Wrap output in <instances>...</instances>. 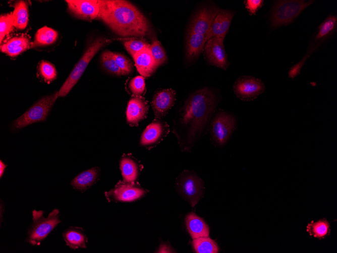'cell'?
<instances>
[{"label":"cell","mask_w":337,"mask_h":253,"mask_svg":"<svg viewBox=\"0 0 337 253\" xmlns=\"http://www.w3.org/2000/svg\"><path fill=\"white\" fill-rule=\"evenodd\" d=\"M149 106L143 96H132L126 109V120L131 126H136L147 116Z\"/></svg>","instance_id":"16"},{"label":"cell","mask_w":337,"mask_h":253,"mask_svg":"<svg viewBox=\"0 0 337 253\" xmlns=\"http://www.w3.org/2000/svg\"><path fill=\"white\" fill-rule=\"evenodd\" d=\"M263 0H246L244 1L246 8L250 15H254L262 6Z\"/></svg>","instance_id":"37"},{"label":"cell","mask_w":337,"mask_h":253,"mask_svg":"<svg viewBox=\"0 0 337 253\" xmlns=\"http://www.w3.org/2000/svg\"><path fill=\"white\" fill-rule=\"evenodd\" d=\"M99 19L122 36H144L150 31L145 17L131 3L123 0H98Z\"/></svg>","instance_id":"2"},{"label":"cell","mask_w":337,"mask_h":253,"mask_svg":"<svg viewBox=\"0 0 337 253\" xmlns=\"http://www.w3.org/2000/svg\"><path fill=\"white\" fill-rule=\"evenodd\" d=\"M215 106L214 95L208 87L199 89L185 102L173 132L184 149L205 129Z\"/></svg>","instance_id":"1"},{"label":"cell","mask_w":337,"mask_h":253,"mask_svg":"<svg viewBox=\"0 0 337 253\" xmlns=\"http://www.w3.org/2000/svg\"><path fill=\"white\" fill-rule=\"evenodd\" d=\"M7 165H5L4 162H2V160L0 161V177L1 178L2 177L3 175L4 174L5 170L6 168L7 167Z\"/></svg>","instance_id":"39"},{"label":"cell","mask_w":337,"mask_h":253,"mask_svg":"<svg viewBox=\"0 0 337 253\" xmlns=\"http://www.w3.org/2000/svg\"><path fill=\"white\" fill-rule=\"evenodd\" d=\"M308 57V55L305 56V57H304V59H303L300 62L295 65L290 69L288 72V75L289 77H290L292 79H294L296 76H297L298 75L300 74L301 68H302L305 60L307 59Z\"/></svg>","instance_id":"38"},{"label":"cell","mask_w":337,"mask_h":253,"mask_svg":"<svg viewBox=\"0 0 337 253\" xmlns=\"http://www.w3.org/2000/svg\"><path fill=\"white\" fill-rule=\"evenodd\" d=\"M127 87L132 96H143L146 92L145 78L139 75L131 78L128 82Z\"/></svg>","instance_id":"31"},{"label":"cell","mask_w":337,"mask_h":253,"mask_svg":"<svg viewBox=\"0 0 337 253\" xmlns=\"http://www.w3.org/2000/svg\"><path fill=\"white\" fill-rule=\"evenodd\" d=\"M204 55L209 63L223 70L229 66L223 44V40L216 37L209 38L206 42Z\"/></svg>","instance_id":"13"},{"label":"cell","mask_w":337,"mask_h":253,"mask_svg":"<svg viewBox=\"0 0 337 253\" xmlns=\"http://www.w3.org/2000/svg\"><path fill=\"white\" fill-rule=\"evenodd\" d=\"M124 45L132 57L150 46L145 39L134 38L125 40Z\"/></svg>","instance_id":"32"},{"label":"cell","mask_w":337,"mask_h":253,"mask_svg":"<svg viewBox=\"0 0 337 253\" xmlns=\"http://www.w3.org/2000/svg\"><path fill=\"white\" fill-rule=\"evenodd\" d=\"M186 226L191 237L194 239L200 237H209V228L203 219L194 213L187 215Z\"/></svg>","instance_id":"21"},{"label":"cell","mask_w":337,"mask_h":253,"mask_svg":"<svg viewBox=\"0 0 337 253\" xmlns=\"http://www.w3.org/2000/svg\"><path fill=\"white\" fill-rule=\"evenodd\" d=\"M207 40L205 36L200 34L187 33L186 38V56L189 61L198 58L204 50Z\"/></svg>","instance_id":"24"},{"label":"cell","mask_w":337,"mask_h":253,"mask_svg":"<svg viewBox=\"0 0 337 253\" xmlns=\"http://www.w3.org/2000/svg\"><path fill=\"white\" fill-rule=\"evenodd\" d=\"M60 211L54 209L47 218L43 216L44 211H32L33 224L28 230L26 241L33 245H38L49 233L61 223Z\"/></svg>","instance_id":"4"},{"label":"cell","mask_w":337,"mask_h":253,"mask_svg":"<svg viewBox=\"0 0 337 253\" xmlns=\"http://www.w3.org/2000/svg\"><path fill=\"white\" fill-rule=\"evenodd\" d=\"M143 168L140 162L132 155L124 154L120 161V169L123 181L128 182H136Z\"/></svg>","instance_id":"18"},{"label":"cell","mask_w":337,"mask_h":253,"mask_svg":"<svg viewBox=\"0 0 337 253\" xmlns=\"http://www.w3.org/2000/svg\"><path fill=\"white\" fill-rule=\"evenodd\" d=\"M114 57L121 70L122 75H128L132 72V64L126 57L121 54L115 53H114Z\"/></svg>","instance_id":"36"},{"label":"cell","mask_w":337,"mask_h":253,"mask_svg":"<svg viewBox=\"0 0 337 253\" xmlns=\"http://www.w3.org/2000/svg\"><path fill=\"white\" fill-rule=\"evenodd\" d=\"M111 42V40L109 39L100 37L91 43L61 86L58 91L59 96L64 97L69 93L79 80L95 55L103 46Z\"/></svg>","instance_id":"5"},{"label":"cell","mask_w":337,"mask_h":253,"mask_svg":"<svg viewBox=\"0 0 337 253\" xmlns=\"http://www.w3.org/2000/svg\"><path fill=\"white\" fill-rule=\"evenodd\" d=\"M176 187L181 195L194 207L204 192V182L195 172L184 170L176 179Z\"/></svg>","instance_id":"7"},{"label":"cell","mask_w":337,"mask_h":253,"mask_svg":"<svg viewBox=\"0 0 337 253\" xmlns=\"http://www.w3.org/2000/svg\"><path fill=\"white\" fill-rule=\"evenodd\" d=\"M336 23L337 17L336 16L329 15L327 16L319 25L315 40H321L329 35L336 27Z\"/></svg>","instance_id":"29"},{"label":"cell","mask_w":337,"mask_h":253,"mask_svg":"<svg viewBox=\"0 0 337 253\" xmlns=\"http://www.w3.org/2000/svg\"><path fill=\"white\" fill-rule=\"evenodd\" d=\"M100 172V169L97 167L84 171L73 179L71 185L74 189L83 192L97 182Z\"/></svg>","instance_id":"20"},{"label":"cell","mask_w":337,"mask_h":253,"mask_svg":"<svg viewBox=\"0 0 337 253\" xmlns=\"http://www.w3.org/2000/svg\"><path fill=\"white\" fill-rule=\"evenodd\" d=\"M219 9L204 7L199 10L192 18L188 33L200 34L205 36L206 40L213 21Z\"/></svg>","instance_id":"12"},{"label":"cell","mask_w":337,"mask_h":253,"mask_svg":"<svg viewBox=\"0 0 337 253\" xmlns=\"http://www.w3.org/2000/svg\"><path fill=\"white\" fill-rule=\"evenodd\" d=\"M28 37L22 35L11 38L1 45V50L10 57H16L30 48Z\"/></svg>","instance_id":"23"},{"label":"cell","mask_w":337,"mask_h":253,"mask_svg":"<svg viewBox=\"0 0 337 253\" xmlns=\"http://www.w3.org/2000/svg\"><path fill=\"white\" fill-rule=\"evenodd\" d=\"M306 231L310 236L319 239L324 238L330 233L329 223L324 218L316 222L312 221L307 225Z\"/></svg>","instance_id":"27"},{"label":"cell","mask_w":337,"mask_h":253,"mask_svg":"<svg viewBox=\"0 0 337 253\" xmlns=\"http://www.w3.org/2000/svg\"><path fill=\"white\" fill-rule=\"evenodd\" d=\"M38 71L40 76L47 83L55 80L57 76L55 68L47 61H42L40 63Z\"/></svg>","instance_id":"34"},{"label":"cell","mask_w":337,"mask_h":253,"mask_svg":"<svg viewBox=\"0 0 337 253\" xmlns=\"http://www.w3.org/2000/svg\"><path fill=\"white\" fill-rule=\"evenodd\" d=\"M14 8L13 12L14 26L17 29L23 30L26 27L28 21L27 4L23 1H18L14 4Z\"/></svg>","instance_id":"26"},{"label":"cell","mask_w":337,"mask_h":253,"mask_svg":"<svg viewBox=\"0 0 337 253\" xmlns=\"http://www.w3.org/2000/svg\"><path fill=\"white\" fill-rule=\"evenodd\" d=\"M234 15V13L231 11L219 9L213 21L207 41L211 37L224 40Z\"/></svg>","instance_id":"17"},{"label":"cell","mask_w":337,"mask_h":253,"mask_svg":"<svg viewBox=\"0 0 337 253\" xmlns=\"http://www.w3.org/2000/svg\"><path fill=\"white\" fill-rule=\"evenodd\" d=\"M235 94L243 101H250L257 98L265 90L263 81L251 76H242L235 81L233 85Z\"/></svg>","instance_id":"10"},{"label":"cell","mask_w":337,"mask_h":253,"mask_svg":"<svg viewBox=\"0 0 337 253\" xmlns=\"http://www.w3.org/2000/svg\"><path fill=\"white\" fill-rule=\"evenodd\" d=\"M170 132V126L161 119H155L144 130L139 144L141 147L150 149L159 144Z\"/></svg>","instance_id":"11"},{"label":"cell","mask_w":337,"mask_h":253,"mask_svg":"<svg viewBox=\"0 0 337 253\" xmlns=\"http://www.w3.org/2000/svg\"><path fill=\"white\" fill-rule=\"evenodd\" d=\"M176 98V91L171 88L155 92L151 103L155 119H161L166 116L174 106Z\"/></svg>","instance_id":"14"},{"label":"cell","mask_w":337,"mask_h":253,"mask_svg":"<svg viewBox=\"0 0 337 253\" xmlns=\"http://www.w3.org/2000/svg\"><path fill=\"white\" fill-rule=\"evenodd\" d=\"M192 244L197 253H217L219 250L216 243L209 237L194 239Z\"/></svg>","instance_id":"28"},{"label":"cell","mask_w":337,"mask_h":253,"mask_svg":"<svg viewBox=\"0 0 337 253\" xmlns=\"http://www.w3.org/2000/svg\"><path fill=\"white\" fill-rule=\"evenodd\" d=\"M58 96V91H56L38 100L12 122V130H18L33 123L45 120Z\"/></svg>","instance_id":"6"},{"label":"cell","mask_w":337,"mask_h":253,"mask_svg":"<svg viewBox=\"0 0 337 253\" xmlns=\"http://www.w3.org/2000/svg\"><path fill=\"white\" fill-rule=\"evenodd\" d=\"M150 49L157 68L165 63L167 61V56L163 47L158 40H154L150 44Z\"/></svg>","instance_id":"33"},{"label":"cell","mask_w":337,"mask_h":253,"mask_svg":"<svg viewBox=\"0 0 337 253\" xmlns=\"http://www.w3.org/2000/svg\"><path fill=\"white\" fill-rule=\"evenodd\" d=\"M63 237L66 245L72 249L86 248L88 238L81 227L72 226L67 228L63 232Z\"/></svg>","instance_id":"22"},{"label":"cell","mask_w":337,"mask_h":253,"mask_svg":"<svg viewBox=\"0 0 337 253\" xmlns=\"http://www.w3.org/2000/svg\"><path fill=\"white\" fill-rule=\"evenodd\" d=\"M14 26L13 13L2 15L0 17V42L13 30Z\"/></svg>","instance_id":"35"},{"label":"cell","mask_w":337,"mask_h":253,"mask_svg":"<svg viewBox=\"0 0 337 253\" xmlns=\"http://www.w3.org/2000/svg\"><path fill=\"white\" fill-rule=\"evenodd\" d=\"M100 60L103 68L109 73L116 76H121V72L114 57V53L109 50L103 52Z\"/></svg>","instance_id":"30"},{"label":"cell","mask_w":337,"mask_h":253,"mask_svg":"<svg viewBox=\"0 0 337 253\" xmlns=\"http://www.w3.org/2000/svg\"><path fill=\"white\" fill-rule=\"evenodd\" d=\"M58 37V32L53 29L44 26L36 32L33 41L29 48L45 46L53 43Z\"/></svg>","instance_id":"25"},{"label":"cell","mask_w":337,"mask_h":253,"mask_svg":"<svg viewBox=\"0 0 337 253\" xmlns=\"http://www.w3.org/2000/svg\"><path fill=\"white\" fill-rule=\"evenodd\" d=\"M234 117L220 110L213 117L210 123V135L214 143L218 145L224 144L236 128Z\"/></svg>","instance_id":"8"},{"label":"cell","mask_w":337,"mask_h":253,"mask_svg":"<svg viewBox=\"0 0 337 253\" xmlns=\"http://www.w3.org/2000/svg\"><path fill=\"white\" fill-rule=\"evenodd\" d=\"M69 11L77 18L91 20L98 17L99 7L96 0H66Z\"/></svg>","instance_id":"15"},{"label":"cell","mask_w":337,"mask_h":253,"mask_svg":"<svg viewBox=\"0 0 337 253\" xmlns=\"http://www.w3.org/2000/svg\"><path fill=\"white\" fill-rule=\"evenodd\" d=\"M314 1H276L272 8L270 25L272 29L291 23Z\"/></svg>","instance_id":"3"},{"label":"cell","mask_w":337,"mask_h":253,"mask_svg":"<svg viewBox=\"0 0 337 253\" xmlns=\"http://www.w3.org/2000/svg\"><path fill=\"white\" fill-rule=\"evenodd\" d=\"M148 190L138 182L119 181L114 188L104 192L108 201L132 202L143 197Z\"/></svg>","instance_id":"9"},{"label":"cell","mask_w":337,"mask_h":253,"mask_svg":"<svg viewBox=\"0 0 337 253\" xmlns=\"http://www.w3.org/2000/svg\"><path fill=\"white\" fill-rule=\"evenodd\" d=\"M132 57L137 71L144 77L150 76L157 68L150 47L136 54Z\"/></svg>","instance_id":"19"}]
</instances>
